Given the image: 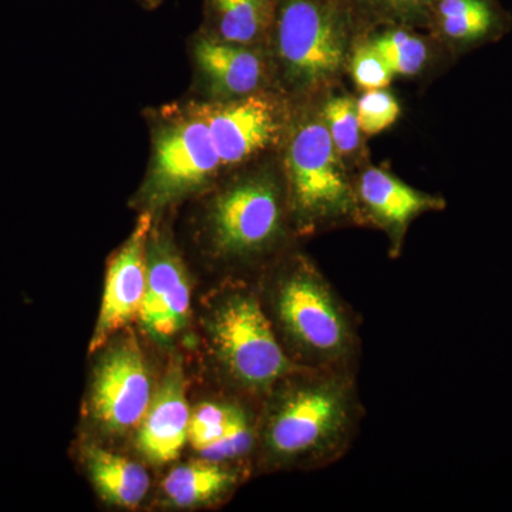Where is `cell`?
Masks as SVG:
<instances>
[{"instance_id":"obj_2","label":"cell","mask_w":512,"mask_h":512,"mask_svg":"<svg viewBox=\"0 0 512 512\" xmlns=\"http://www.w3.org/2000/svg\"><path fill=\"white\" fill-rule=\"evenodd\" d=\"M254 284L293 366L359 373L362 339L355 309L299 245L269 265Z\"/></svg>"},{"instance_id":"obj_23","label":"cell","mask_w":512,"mask_h":512,"mask_svg":"<svg viewBox=\"0 0 512 512\" xmlns=\"http://www.w3.org/2000/svg\"><path fill=\"white\" fill-rule=\"evenodd\" d=\"M348 76L360 92L390 89L394 74L383 56L365 37L357 39L348 63Z\"/></svg>"},{"instance_id":"obj_7","label":"cell","mask_w":512,"mask_h":512,"mask_svg":"<svg viewBox=\"0 0 512 512\" xmlns=\"http://www.w3.org/2000/svg\"><path fill=\"white\" fill-rule=\"evenodd\" d=\"M151 156L136 194L143 212H156L205 194L224 177L220 154L197 99L148 111Z\"/></svg>"},{"instance_id":"obj_14","label":"cell","mask_w":512,"mask_h":512,"mask_svg":"<svg viewBox=\"0 0 512 512\" xmlns=\"http://www.w3.org/2000/svg\"><path fill=\"white\" fill-rule=\"evenodd\" d=\"M154 215L143 212L123 247L111 258L92 350L103 348L114 333L140 315L147 288V244Z\"/></svg>"},{"instance_id":"obj_10","label":"cell","mask_w":512,"mask_h":512,"mask_svg":"<svg viewBox=\"0 0 512 512\" xmlns=\"http://www.w3.org/2000/svg\"><path fill=\"white\" fill-rule=\"evenodd\" d=\"M360 228L383 232L389 256L399 259L413 222L430 212L446 210V198L417 190L389 168L367 163L353 173Z\"/></svg>"},{"instance_id":"obj_16","label":"cell","mask_w":512,"mask_h":512,"mask_svg":"<svg viewBox=\"0 0 512 512\" xmlns=\"http://www.w3.org/2000/svg\"><path fill=\"white\" fill-rule=\"evenodd\" d=\"M190 419L183 372L175 367L153 394L146 416L138 426V450L151 463H170L180 456L188 441Z\"/></svg>"},{"instance_id":"obj_20","label":"cell","mask_w":512,"mask_h":512,"mask_svg":"<svg viewBox=\"0 0 512 512\" xmlns=\"http://www.w3.org/2000/svg\"><path fill=\"white\" fill-rule=\"evenodd\" d=\"M84 461L97 493L107 503L136 508L146 498L150 477L140 464L94 446L86 448Z\"/></svg>"},{"instance_id":"obj_8","label":"cell","mask_w":512,"mask_h":512,"mask_svg":"<svg viewBox=\"0 0 512 512\" xmlns=\"http://www.w3.org/2000/svg\"><path fill=\"white\" fill-rule=\"evenodd\" d=\"M197 101L225 174L278 154L295 111V104L278 90L220 103Z\"/></svg>"},{"instance_id":"obj_17","label":"cell","mask_w":512,"mask_h":512,"mask_svg":"<svg viewBox=\"0 0 512 512\" xmlns=\"http://www.w3.org/2000/svg\"><path fill=\"white\" fill-rule=\"evenodd\" d=\"M362 37L383 56L394 77L427 80L456 63L436 39L421 29L382 26Z\"/></svg>"},{"instance_id":"obj_9","label":"cell","mask_w":512,"mask_h":512,"mask_svg":"<svg viewBox=\"0 0 512 512\" xmlns=\"http://www.w3.org/2000/svg\"><path fill=\"white\" fill-rule=\"evenodd\" d=\"M188 46L194 69L195 99L220 103L278 90L268 47L222 42L201 30L190 37Z\"/></svg>"},{"instance_id":"obj_11","label":"cell","mask_w":512,"mask_h":512,"mask_svg":"<svg viewBox=\"0 0 512 512\" xmlns=\"http://www.w3.org/2000/svg\"><path fill=\"white\" fill-rule=\"evenodd\" d=\"M153 399L150 375L136 340L107 350L94 372L90 410L101 430L124 434L140 426Z\"/></svg>"},{"instance_id":"obj_1","label":"cell","mask_w":512,"mask_h":512,"mask_svg":"<svg viewBox=\"0 0 512 512\" xmlns=\"http://www.w3.org/2000/svg\"><path fill=\"white\" fill-rule=\"evenodd\" d=\"M366 409L357 375L295 367L259 412L255 463L268 470H323L355 446Z\"/></svg>"},{"instance_id":"obj_19","label":"cell","mask_w":512,"mask_h":512,"mask_svg":"<svg viewBox=\"0 0 512 512\" xmlns=\"http://www.w3.org/2000/svg\"><path fill=\"white\" fill-rule=\"evenodd\" d=\"M247 470L204 460L174 468L163 481V490L178 507H200L225 500L241 484Z\"/></svg>"},{"instance_id":"obj_15","label":"cell","mask_w":512,"mask_h":512,"mask_svg":"<svg viewBox=\"0 0 512 512\" xmlns=\"http://www.w3.org/2000/svg\"><path fill=\"white\" fill-rule=\"evenodd\" d=\"M511 29V13L501 0H436L423 28L454 62L500 42Z\"/></svg>"},{"instance_id":"obj_22","label":"cell","mask_w":512,"mask_h":512,"mask_svg":"<svg viewBox=\"0 0 512 512\" xmlns=\"http://www.w3.org/2000/svg\"><path fill=\"white\" fill-rule=\"evenodd\" d=\"M436 0H350L357 39L382 26H410L423 30L427 12Z\"/></svg>"},{"instance_id":"obj_18","label":"cell","mask_w":512,"mask_h":512,"mask_svg":"<svg viewBox=\"0 0 512 512\" xmlns=\"http://www.w3.org/2000/svg\"><path fill=\"white\" fill-rule=\"evenodd\" d=\"M276 0H204L201 30L234 45L268 47Z\"/></svg>"},{"instance_id":"obj_3","label":"cell","mask_w":512,"mask_h":512,"mask_svg":"<svg viewBox=\"0 0 512 512\" xmlns=\"http://www.w3.org/2000/svg\"><path fill=\"white\" fill-rule=\"evenodd\" d=\"M205 195L202 245L225 271L259 278L301 242L292 225L279 153L229 171Z\"/></svg>"},{"instance_id":"obj_12","label":"cell","mask_w":512,"mask_h":512,"mask_svg":"<svg viewBox=\"0 0 512 512\" xmlns=\"http://www.w3.org/2000/svg\"><path fill=\"white\" fill-rule=\"evenodd\" d=\"M261 403L244 394L202 402L191 413L188 441L201 458L247 470L258 447ZM248 471V470H247Z\"/></svg>"},{"instance_id":"obj_4","label":"cell","mask_w":512,"mask_h":512,"mask_svg":"<svg viewBox=\"0 0 512 512\" xmlns=\"http://www.w3.org/2000/svg\"><path fill=\"white\" fill-rule=\"evenodd\" d=\"M356 42L350 0H276L268 45L276 89L293 104L340 89Z\"/></svg>"},{"instance_id":"obj_24","label":"cell","mask_w":512,"mask_h":512,"mask_svg":"<svg viewBox=\"0 0 512 512\" xmlns=\"http://www.w3.org/2000/svg\"><path fill=\"white\" fill-rule=\"evenodd\" d=\"M402 116V106L389 89L370 90L357 97V117L367 138L389 130Z\"/></svg>"},{"instance_id":"obj_25","label":"cell","mask_w":512,"mask_h":512,"mask_svg":"<svg viewBox=\"0 0 512 512\" xmlns=\"http://www.w3.org/2000/svg\"><path fill=\"white\" fill-rule=\"evenodd\" d=\"M144 9L153 10L163 3V0H137Z\"/></svg>"},{"instance_id":"obj_13","label":"cell","mask_w":512,"mask_h":512,"mask_svg":"<svg viewBox=\"0 0 512 512\" xmlns=\"http://www.w3.org/2000/svg\"><path fill=\"white\" fill-rule=\"evenodd\" d=\"M188 315L187 269L171 238L153 227L147 244V288L138 319L148 335L168 340L184 328Z\"/></svg>"},{"instance_id":"obj_6","label":"cell","mask_w":512,"mask_h":512,"mask_svg":"<svg viewBox=\"0 0 512 512\" xmlns=\"http://www.w3.org/2000/svg\"><path fill=\"white\" fill-rule=\"evenodd\" d=\"M205 335L225 386L262 403L296 366L264 311L254 282L228 279L208 305Z\"/></svg>"},{"instance_id":"obj_5","label":"cell","mask_w":512,"mask_h":512,"mask_svg":"<svg viewBox=\"0 0 512 512\" xmlns=\"http://www.w3.org/2000/svg\"><path fill=\"white\" fill-rule=\"evenodd\" d=\"M323 97L295 104L279 151L293 229L308 239L343 228H360L353 173L340 160L323 121Z\"/></svg>"},{"instance_id":"obj_21","label":"cell","mask_w":512,"mask_h":512,"mask_svg":"<svg viewBox=\"0 0 512 512\" xmlns=\"http://www.w3.org/2000/svg\"><path fill=\"white\" fill-rule=\"evenodd\" d=\"M320 110L333 147L346 167L355 173L370 163L367 137L362 133L357 117L356 97L340 87L323 97Z\"/></svg>"}]
</instances>
